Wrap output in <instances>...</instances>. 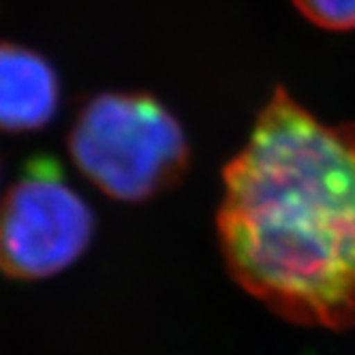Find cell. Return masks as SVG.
<instances>
[{
	"mask_svg": "<svg viewBox=\"0 0 355 355\" xmlns=\"http://www.w3.org/2000/svg\"><path fill=\"white\" fill-rule=\"evenodd\" d=\"M218 238L238 285L283 319L355 325V122L276 88L223 171Z\"/></svg>",
	"mask_w": 355,
	"mask_h": 355,
	"instance_id": "1",
	"label": "cell"
},
{
	"mask_svg": "<svg viewBox=\"0 0 355 355\" xmlns=\"http://www.w3.org/2000/svg\"><path fill=\"white\" fill-rule=\"evenodd\" d=\"M71 157L92 184L120 201H146L180 182L189 141L167 107L139 92H105L80 110Z\"/></svg>",
	"mask_w": 355,
	"mask_h": 355,
	"instance_id": "2",
	"label": "cell"
},
{
	"mask_svg": "<svg viewBox=\"0 0 355 355\" xmlns=\"http://www.w3.org/2000/svg\"><path fill=\"white\" fill-rule=\"evenodd\" d=\"M94 216L56 159L35 157L0 201V274L17 281L54 276L78 261Z\"/></svg>",
	"mask_w": 355,
	"mask_h": 355,
	"instance_id": "3",
	"label": "cell"
},
{
	"mask_svg": "<svg viewBox=\"0 0 355 355\" xmlns=\"http://www.w3.org/2000/svg\"><path fill=\"white\" fill-rule=\"evenodd\" d=\"M54 67L28 47L0 43V131L31 133L58 112Z\"/></svg>",
	"mask_w": 355,
	"mask_h": 355,
	"instance_id": "4",
	"label": "cell"
},
{
	"mask_svg": "<svg viewBox=\"0 0 355 355\" xmlns=\"http://www.w3.org/2000/svg\"><path fill=\"white\" fill-rule=\"evenodd\" d=\"M297 11L325 31L355 28V0H293Z\"/></svg>",
	"mask_w": 355,
	"mask_h": 355,
	"instance_id": "5",
	"label": "cell"
}]
</instances>
